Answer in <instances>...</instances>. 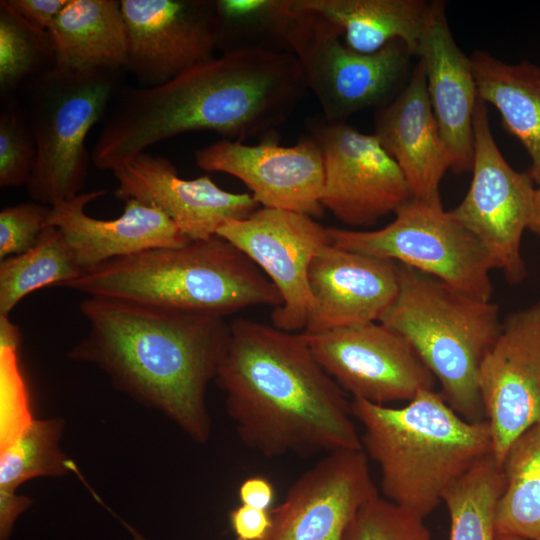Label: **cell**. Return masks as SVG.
<instances>
[{
    "label": "cell",
    "mask_w": 540,
    "mask_h": 540,
    "mask_svg": "<svg viewBox=\"0 0 540 540\" xmlns=\"http://www.w3.org/2000/svg\"><path fill=\"white\" fill-rule=\"evenodd\" d=\"M217 235L244 253L279 291L282 303L271 313L272 325L304 331L312 307L309 267L331 244L328 229L306 214L261 207L225 223Z\"/></svg>",
    "instance_id": "4fadbf2b"
},
{
    "label": "cell",
    "mask_w": 540,
    "mask_h": 540,
    "mask_svg": "<svg viewBox=\"0 0 540 540\" xmlns=\"http://www.w3.org/2000/svg\"><path fill=\"white\" fill-rule=\"evenodd\" d=\"M377 230L329 227L331 244L402 264L475 298L490 301L491 258L481 242L442 205L411 198Z\"/></svg>",
    "instance_id": "9c48e42d"
},
{
    "label": "cell",
    "mask_w": 540,
    "mask_h": 540,
    "mask_svg": "<svg viewBox=\"0 0 540 540\" xmlns=\"http://www.w3.org/2000/svg\"><path fill=\"white\" fill-rule=\"evenodd\" d=\"M503 466L492 454L478 460L444 493L449 540H496L495 516L505 488Z\"/></svg>",
    "instance_id": "f1b7e54d"
},
{
    "label": "cell",
    "mask_w": 540,
    "mask_h": 540,
    "mask_svg": "<svg viewBox=\"0 0 540 540\" xmlns=\"http://www.w3.org/2000/svg\"><path fill=\"white\" fill-rule=\"evenodd\" d=\"M115 73L50 68L25 82L37 151L26 186L35 202L53 207L81 193L91 159L86 138L116 92Z\"/></svg>",
    "instance_id": "52a82bcc"
},
{
    "label": "cell",
    "mask_w": 540,
    "mask_h": 540,
    "mask_svg": "<svg viewBox=\"0 0 540 540\" xmlns=\"http://www.w3.org/2000/svg\"><path fill=\"white\" fill-rule=\"evenodd\" d=\"M53 69L62 72L125 68L128 36L116 0H68L47 30Z\"/></svg>",
    "instance_id": "603a6c76"
},
{
    "label": "cell",
    "mask_w": 540,
    "mask_h": 540,
    "mask_svg": "<svg viewBox=\"0 0 540 540\" xmlns=\"http://www.w3.org/2000/svg\"><path fill=\"white\" fill-rule=\"evenodd\" d=\"M308 283L312 307L304 332L377 322L397 295L398 265L330 244L311 262Z\"/></svg>",
    "instance_id": "d6986e66"
},
{
    "label": "cell",
    "mask_w": 540,
    "mask_h": 540,
    "mask_svg": "<svg viewBox=\"0 0 540 540\" xmlns=\"http://www.w3.org/2000/svg\"><path fill=\"white\" fill-rule=\"evenodd\" d=\"M21 342V333L8 317L0 315V349L10 348L18 350Z\"/></svg>",
    "instance_id": "ab89813d"
},
{
    "label": "cell",
    "mask_w": 540,
    "mask_h": 540,
    "mask_svg": "<svg viewBox=\"0 0 540 540\" xmlns=\"http://www.w3.org/2000/svg\"><path fill=\"white\" fill-rule=\"evenodd\" d=\"M79 309L89 331L69 358L97 365L115 387L206 442V390L231 336L224 317L92 296Z\"/></svg>",
    "instance_id": "3957f363"
},
{
    "label": "cell",
    "mask_w": 540,
    "mask_h": 540,
    "mask_svg": "<svg viewBox=\"0 0 540 540\" xmlns=\"http://www.w3.org/2000/svg\"><path fill=\"white\" fill-rule=\"evenodd\" d=\"M527 229L540 237V185L535 188L533 206Z\"/></svg>",
    "instance_id": "60d3db41"
},
{
    "label": "cell",
    "mask_w": 540,
    "mask_h": 540,
    "mask_svg": "<svg viewBox=\"0 0 540 540\" xmlns=\"http://www.w3.org/2000/svg\"><path fill=\"white\" fill-rule=\"evenodd\" d=\"M197 166L241 180L261 207L320 217L324 185L323 157L308 134L293 146H281L276 131L256 145L223 139L199 148Z\"/></svg>",
    "instance_id": "9a60e30c"
},
{
    "label": "cell",
    "mask_w": 540,
    "mask_h": 540,
    "mask_svg": "<svg viewBox=\"0 0 540 540\" xmlns=\"http://www.w3.org/2000/svg\"><path fill=\"white\" fill-rule=\"evenodd\" d=\"M362 450L380 472L383 497L423 517L478 460L492 454L486 420L470 422L433 389L400 408L351 400Z\"/></svg>",
    "instance_id": "277c9868"
},
{
    "label": "cell",
    "mask_w": 540,
    "mask_h": 540,
    "mask_svg": "<svg viewBox=\"0 0 540 540\" xmlns=\"http://www.w3.org/2000/svg\"><path fill=\"white\" fill-rule=\"evenodd\" d=\"M290 31V51L298 59L308 90L329 122L388 105L406 85L413 56L394 40L366 54L349 48L342 32L320 15L298 8ZM412 71V70H411Z\"/></svg>",
    "instance_id": "ba28073f"
},
{
    "label": "cell",
    "mask_w": 540,
    "mask_h": 540,
    "mask_svg": "<svg viewBox=\"0 0 540 540\" xmlns=\"http://www.w3.org/2000/svg\"><path fill=\"white\" fill-rule=\"evenodd\" d=\"M230 326L215 379L247 448L267 458L362 450L351 401L303 332L247 319Z\"/></svg>",
    "instance_id": "7a4b0ae2"
},
{
    "label": "cell",
    "mask_w": 540,
    "mask_h": 540,
    "mask_svg": "<svg viewBox=\"0 0 540 540\" xmlns=\"http://www.w3.org/2000/svg\"><path fill=\"white\" fill-rule=\"evenodd\" d=\"M30 501L15 493H0V540H9L14 523L28 508Z\"/></svg>",
    "instance_id": "f35d334b"
},
{
    "label": "cell",
    "mask_w": 540,
    "mask_h": 540,
    "mask_svg": "<svg viewBox=\"0 0 540 540\" xmlns=\"http://www.w3.org/2000/svg\"><path fill=\"white\" fill-rule=\"evenodd\" d=\"M306 126L323 157L321 204L341 222L373 225L412 198L401 169L374 133L322 115L308 119Z\"/></svg>",
    "instance_id": "8fae6325"
},
{
    "label": "cell",
    "mask_w": 540,
    "mask_h": 540,
    "mask_svg": "<svg viewBox=\"0 0 540 540\" xmlns=\"http://www.w3.org/2000/svg\"><path fill=\"white\" fill-rule=\"evenodd\" d=\"M473 132L470 187L449 213L481 242L494 270L515 284L526 275L521 239L532 211L533 180L528 173L513 169L501 154L490 128L487 104L479 98Z\"/></svg>",
    "instance_id": "30bf717a"
},
{
    "label": "cell",
    "mask_w": 540,
    "mask_h": 540,
    "mask_svg": "<svg viewBox=\"0 0 540 540\" xmlns=\"http://www.w3.org/2000/svg\"><path fill=\"white\" fill-rule=\"evenodd\" d=\"M374 134L398 164L412 197L442 205L440 183L450 161L429 102L420 59L401 92L377 109Z\"/></svg>",
    "instance_id": "7402d4cb"
},
{
    "label": "cell",
    "mask_w": 540,
    "mask_h": 540,
    "mask_svg": "<svg viewBox=\"0 0 540 540\" xmlns=\"http://www.w3.org/2000/svg\"><path fill=\"white\" fill-rule=\"evenodd\" d=\"M397 265L398 292L380 322L410 342L460 416L470 422L485 420L478 378L482 360L501 331L497 305Z\"/></svg>",
    "instance_id": "8992f818"
},
{
    "label": "cell",
    "mask_w": 540,
    "mask_h": 540,
    "mask_svg": "<svg viewBox=\"0 0 540 540\" xmlns=\"http://www.w3.org/2000/svg\"><path fill=\"white\" fill-rule=\"evenodd\" d=\"M235 540H265L272 528L271 510L239 505L229 514Z\"/></svg>",
    "instance_id": "d590c367"
},
{
    "label": "cell",
    "mask_w": 540,
    "mask_h": 540,
    "mask_svg": "<svg viewBox=\"0 0 540 540\" xmlns=\"http://www.w3.org/2000/svg\"><path fill=\"white\" fill-rule=\"evenodd\" d=\"M61 286L92 297L221 317L282 303L271 280L218 235L115 258Z\"/></svg>",
    "instance_id": "5b68a950"
},
{
    "label": "cell",
    "mask_w": 540,
    "mask_h": 540,
    "mask_svg": "<svg viewBox=\"0 0 540 540\" xmlns=\"http://www.w3.org/2000/svg\"><path fill=\"white\" fill-rule=\"evenodd\" d=\"M496 540H523V539L514 538V537H506V536H497Z\"/></svg>",
    "instance_id": "7bdbcfd3"
},
{
    "label": "cell",
    "mask_w": 540,
    "mask_h": 540,
    "mask_svg": "<svg viewBox=\"0 0 540 540\" xmlns=\"http://www.w3.org/2000/svg\"><path fill=\"white\" fill-rule=\"evenodd\" d=\"M54 55L47 31L22 18L8 3L0 1V86L15 89L53 67Z\"/></svg>",
    "instance_id": "4dcf8cb0"
},
{
    "label": "cell",
    "mask_w": 540,
    "mask_h": 540,
    "mask_svg": "<svg viewBox=\"0 0 540 540\" xmlns=\"http://www.w3.org/2000/svg\"><path fill=\"white\" fill-rule=\"evenodd\" d=\"M18 350L0 349V449L13 442L32 422Z\"/></svg>",
    "instance_id": "836d02e7"
},
{
    "label": "cell",
    "mask_w": 540,
    "mask_h": 540,
    "mask_svg": "<svg viewBox=\"0 0 540 540\" xmlns=\"http://www.w3.org/2000/svg\"><path fill=\"white\" fill-rule=\"evenodd\" d=\"M503 470L506 483L496 508V535L540 540V422L512 444Z\"/></svg>",
    "instance_id": "484cf974"
},
{
    "label": "cell",
    "mask_w": 540,
    "mask_h": 540,
    "mask_svg": "<svg viewBox=\"0 0 540 540\" xmlns=\"http://www.w3.org/2000/svg\"><path fill=\"white\" fill-rule=\"evenodd\" d=\"M424 519L378 495L358 510L343 540H433Z\"/></svg>",
    "instance_id": "1f68e13d"
},
{
    "label": "cell",
    "mask_w": 540,
    "mask_h": 540,
    "mask_svg": "<svg viewBox=\"0 0 540 540\" xmlns=\"http://www.w3.org/2000/svg\"><path fill=\"white\" fill-rule=\"evenodd\" d=\"M111 171L118 182L117 198L161 210L191 241L216 236L225 223L247 218L259 208L252 194L225 191L207 175L183 179L171 161L148 151Z\"/></svg>",
    "instance_id": "ac0fdd59"
},
{
    "label": "cell",
    "mask_w": 540,
    "mask_h": 540,
    "mask_svg": "<svg viewBox=\"0 0 540 540\" xmlns=\"http://www.w3.org/2000/svg\"><path fill=\"white\" fill-rule=\"evenodd\" d=\"M123 525L127 528L129 531L132 540H148L144 535H142L138 530H136L133 526L129 525L126 522H123Z\"/></svg>",
    "instance_id": "b9f144b4"
},
{
    "label": "cell",
    "mask_w": 540,
    "mask_h": 540,
    "mask_svg": "<svg viewBox=\"0 0 540 540\" xmlns=\"http://www.w3.org/2000/svg\"><path fill=\"white\" fill-rule=\"evenodd\" d=\"M478 387L492 455L503 466L512 444L540 422V302L502 323L482 360Z\"/></svg>",
    "instance_id": "5bb4252c"
},
{
    "label": "cell",
    "mask_w": 540,
    "mask_h": 540,
    "mask_svg": "<svg viewBox=\"0 0 540 540\" xmlns=\"http://www.w3.org/2000/svg\"><path fill=\"white\" fill-rule=\"evenodd\" d=\"M478 98L494 106L531 159L529 176L540 185V67L505 63L487 52L470 57Z\"/></svg>",
    "instance_id": "d4e9b609"
},
{
    "label": "cell",
    "mask_w": 540,
    "mask_h": 540,
    "mask_svg": "<svg viewBox=\"0 0 540 540\" xmlns=\"http://www.w3.org/2000/svg\"><path fill=\"white\" fill-rule=\"evenodd\" d=\"M217 50L290 52L294 0H215Z\"/></svg>",
    "instance_id": "4316f807"
},
{
    "label": "cell",
    "mask_w": 540,
    "mask_h": 540,
    "mask_svg": "<svg viewBox=\"0 0 540 540\" xmlns=\"http://www.w3.org/2000/svg\"><path fill=\"white\" fill-rule=\"evenodd\" d=\"M62 423L57 419L32 420L9 445L0 449V493H15L34 477L61 475L73 462L61 451Z\"/></svg>",
    "instance_id": "f546056e"
},
{
    "label": "cell",
    "mask_w": 540,
    "mask_h": 540,
    "mask_svg": "<svg viewBox=\"0 0 540 540\" xmlns=\"http://www.w3.org/2000/svg\"><path fill=\"white\" fill-rule=\"evenodd\" d=\"M434 1L295 0L302 10L325 18L342 32L344 43L360 53H374L394 40L417 56Z\"/></svg>",
    "instance_id": "cb8c5ba5"
},
{
    "label": "cell",
    "mask_w": 540,
    "mask_h": 540,
    "mask_svg": "<svg viewBox=\"0 0 540 540\" xmlns=\"http://www.w3.org/2000/svg\"><path fill=\"white\" fill-rule=\"evenodd\" d=\"M120 5L128 36L125 68L146 87L215 57V0H121Z\"/></svg>",
    "instance_id": "2e32d148"
},
{
    "label": "cell",
    "mask_w": 540,
    "mask_h": 540,
    "mask_svg": "<svg viewBox=\"0 0 540 540\" xmlns=\"http://www.w3.org/2000/svg\"><path fill=\"white\" fill-rule=\"evenodd\" d=\"M368 459L363 450L324 454L271 509L265 540H343L358 510L379 495Z\"/></svg>",
    "instance_id": "e0dca14e"
},
{
    "label": "cell",
    "mask_w": 540,
    "mask_h": 540,
    "mask_svg": "<svg viewBox=\"0 0 540 540\" xmlns=\"http://www.w3.org/2000/svg\"><path fill=\"white\" fill-rule=\"evenodd\" d=\"M308 91L293 53L226 52L160 85L125 89L91 160L112 170L154 144L193 131L242 142L263 137L293 115Z\"/></svg>",
    "instance_id": "6da1fadb"
},
{
    "label": "cell",
    "mask_w": 540,
    "mask_h": 540,
    "mask_svg": "<svg viewBox=\"0 0 540 540\" xmlns=\"http://www.w3.org/2000/svg\"><path fill=\"white\" fill-rule=\"evenodd\" d=\"M36 144L24 108L14 104L0 115V186L27 184L36 162Z\"/></svg>",
    "instance_id": "d6a6232c"
},
{
    "label": "cell",
    "mask_w": 540,
    "mask_h": 540,
    "mask_svg": "<svg viewBox=\"0 0 540 540\" xmlns=\"http://www.w3.org/2000/svg\"><path fill=\"white\" fill-rule=\"evenodd\" d=\"M51 207L25 202L0 212V258L25 253L37 242L46 227Z\"/></svg>",
    "instance_id": "e575fe53"
},
{
    "label": "cell",
    "mask_w": 540,
    "mask_h": 540,
    "mask_svg": "<svg viewBox=\"0 0 540 540\" xmlns=\"http://www.w3.org/2000/svg\"><path fill=\"white\" fill-rule=\"evenodd\" d=\"M83 273L62 232L46 226L31 249L1 260L0 315H8L32 291L61 286Z\"/></svg>",
    "instance_id": "83f0119b"
},
{
    "label": "cell",
    "mask_w": 540,
    "mask_h": 540,
    "mask_svg": "<svg viewBox=\"0 0 540 540\" xmlns=\"http://www.w3.org/2000/svg\"><path fill=\"white\" fill-rule=\"evenodd\" d=\"M32 26L47 31L68 0H7Z\"/></svg>",
    "instance_id": "8d00e7d4"
},
{
    "label": "cell",
    "mask_w": 540,
    "mask_h": 540,
    "mask_svg": "<svg viewBox=\"0 0 540 540\" xmlns=\"http://www.w3.org/2000/svg\"><path fill=\"white\" fill-rule=\"evenodd\" d=\"M417 56L425 68L427 94L450 169L455 173L469 172L474 153L477 87L471 59L455 42L442 1L433 2Z\"/></svg>",
    "instance_id": "44dd1931"
},
{
    "label": "cell",
    "mask_w": 540,
    "mask_h": 540,
    "mask_svg": "<svg viewBox=\"0 0 540 540\" xmlns=\"http://www.w3.org/2000/svg\"><path fill=\"white\" fill-rule=\"evenodd\" d=\"M105 190L80 193L51 207L46 226L57 227L85 273L109 260L156 248L180 247L189 240L161 210L135 199L125 200L112 220L90 217L85 208Z\"/></svg>",
    "instance_id": "ffe728a7"
},
{
    "label": "cell",
    "mask_w": 540,
    "mask_h": 540,
    "mask_svg": "<svg viewBox=\"0 0 540 540\" xmlns=\"http://www.w3.org/2000/svg\"><path fill=\"white\" fill-rule=\"evenodd\" d=\"M302 332L316 360L352 399L386 405L434 389L435 377L410 342L380 321Z\"/></svg>",
    "instance_id": "7c38bea8"
},
{
    "label": "cell",
    "mask_w": 540,
    "mask_h": 540,
    "mask_svg": "<svg viewBox=\"0 0 540 540\" xmlns=\"http://www.w3.org/2000/svg\"><path fill=\"white\" fill-rule=\"evenodd\" d=\"M241 504L262 510H271L275 490L271 481L263 476L245 478L238 489Z\"/></svg>",
    "instance_id": "74e56055"
}]
</instances>
